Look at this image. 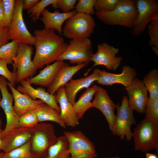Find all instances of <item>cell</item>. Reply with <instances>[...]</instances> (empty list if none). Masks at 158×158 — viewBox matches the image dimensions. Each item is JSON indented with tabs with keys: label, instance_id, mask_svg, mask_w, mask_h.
<instances>
[{
	"label": "cell",
	"instance_id": "6da1fadb",
	"mask_svg": "<svg viewBox=\"0 0 158 158\" xmlns=\"http://www.w3.org/2000/svg\"><path fill=\"white\" fill-rule=\"evenodd\" d=\"M33 36L35 52L32 61L38 69L57 61L68 45L62 37L50 29L36 30Z\"/></svg>",
	"mask_w": 158,
	"mask_h": 158
},
{
	"label": "cell",
	"instance_id": "7a4b0ae2",
	"mask_svg": "<svg viewBox=\"0 0 158 158\" xmlns=\"http://www.w3.org/2000/svg\"><path fill=\"white\" fill-rule=\"evenodd\" d=\"M136 1L119 0L116 7L110 11L95 12L97 18L108 25H119L132 28L138 15Z\"/></svg>",
	"mask_w": 158,
	"mask_h": 158
},
{
	"label": "cell",
	"instance_id": "3957f363",
	"mask_svg": "<svg viewBox=\"0 0 158 158\" xmlns=\"http://www.w3.org/2000/svg\"><path fill=\"white\" fill-rule=\"evenodd\" d=\"M132 133L135 150L146 152L155 149L158 152V122L145 117Z\"/></svg>",
	"mask_w": 158,
	"mask_h": 158
},
{
	"label": "cell",
	"instance_id": "277c9868",
	"mask_svg": "<svg viewBox=\"0 0 158 158\" xmlns=\"http://www.w3.org/2000/svg\"><path fill=\"white\" fill-rule=\"evenodd\" d=\"M96 26L92 16L77 13L65 21L62 35L71 40L89 38Z\"/></svg>",
	"mask_w": 158,
	"mask_h": 158
},
{
	"label": "cell",
	"instance_id": "5b68a950",
	"mask_svg": "<svg viewBox=\"0 0 158 158\" xmlns=\"http://www.w3.org/2000/svg\"><path fill=\"white\" fill-rule=\"evenodd\" d=\"M53 125L39 123L33 128L31 139V150L36 158L46 156L48 149L57 140Z\"/></svg>",
	"mask_w": 158,
	"mask_h": 158
},
{
	"label": "cell",
	"instance_id": "8992f818",
	"mask_svg": "<svg viewBox=\"0 0 158 158\" xmlns=\"http://www.w3.org/2000/svg\"><path fill=\"white\" fill-rule=\"evenodd\" d=\"M116 109V118L111 130L114 135L120 137L121 140L125 137L127 140H130L133 138L131 127L136 124V121L133 114V110L129 104L127 97L123 96L121 104H117Z\"/></svg>",
	"mask_w": 158,
	"mask_h": 158
},
{
	"label": "cell",
	"instance_id": "52a82bcc",
	"mask_svg": "<svg viewBox=\"0 0 158 158\" xmlns=\"http://www.w3.org/2000/svg\"><path fill=\"white\" fill-rule=\"evenodd\" d=\"M70 158H95L97 156L93 143L81 131H64Z\"/></svg>",
	"mask_w": 158,
	"mask_h": 158
},
{
	"label": "cell",
	"instance_id": "ba28073f",
	"mask_svg": "<svg viewBox=\"0 0 158 158\" xmlns=\"http://www.w3.org/2000/svg\"><path fill=\"white\" fill-rule=\"evenodd\" d=\"M93 54L92 43L89 38L71 39L57 61L68 60L71 64L77 65L88 63Z\"/></svg>",
	"mask_w": 158,
	"mask_h": 158
},
{
	"label": "cell",
	"instance_id": "9c48e42d",
	"mask_svg": "<svg viewBox=\"0 0 158 158\" xmlns=\"http://www.w3.org/2000/svg\"><path fill=\"white\" fill-rule=\"evenodd\" d=\"M23 0H15L13 18L8 29L12 40L19 44L34 46L35 38L28 31L23 18Z\"/></svg>",
	"mask_w": 158,
	"mask_h": 158
},
{
	"label": "cell",
	"instance_id": "30bf717a",
	"mask_svg": "<svg viewBox=\"0 0 158 158\" xmlns=\"http://www.w3.org/2000/svg\"><path fill=\"white\" fill-rule=\"evenodd\" d=\"M32 53L33 48L31 45L19 44L17 54L12 64L13 72L16 73L17 83L32 76L37 70L31 60Z\"/></svg>",
	"mask_w": 158,
	"mask_h": 158
},
{
	"label": "cell",
	"instance_id": "8fae6325",
	"mask_svg": "<svg viewBox=\"0 0 158 158\" xmlns=\"http://www.w3.org/2000/svg\"><path fill=\"white\" fill-rule=\"evenodd\" d=\"M138 15L131 34L139 36L143 33L151 21L158 16V1L156 0H138L136 1Z\"/></svg>",
	"mask_w": 158,
	"mask_h": 158
},
{
	"label": "cell",
	"instance_id": "7c38bea8",
	"mask_svg": "<svg viewBox=\"0 0 158 158\" xmlns=\"http://www.w3.org/2000/svg\"><path fill=\"white\" fill-rule=\"evenodd\" d=\"M8 83L4 77L0 75V90L2 95L0 107L3 110L6 118V126L1 133L2 139L11 130L19 127V117L13 108V97L12 94L9 92L8 90Z\"/></svg>",
	"mask_w": 158,
	"mask_h": 158
},
{
	"label": "cell",
	"instance_id": "4fadbf2b",
	"mask_svg": "<svg viewBox=\"0 0 158 158\" xmlns=\"http://www.w3.org/2000/svg\"><path fill=\"white\" fill-rule=\"evenodd\" d=\"M118 52V48L107 43L99 44L97 52L93 54L90 59V61L93 62L94 64L89 70H90L95 66L102 65L109 70L115 71L122 60L121 57L116 56Z\"/></svg>",
	"mask_w": 158,
	"mask_h": 158
},
{
	"label": "cell",
	"instance_id": "5bb4252c",
	"mask_svg": "<svg viewBox=\"0 0 158 158\" xmlns=\"http://www.w3.org/2000/svg\"><path fill=\"white\" fill-rule=\"evenodd\" d=\"M125 89L128 96L130 107L140 114H143L148 99L147 90L142 80L135 78Z\"/></svg>",
	"mask_w": 158,
	"mask_h": 158
},
{
	"label": "cell",
	"instance_id": "9a60e30c",
	"mask_svg": "<svg viewBox=\"0 0 158 158\" xmlns=\"http://www.w3.org/2000/svg\"><path fill=\"white\" fill-rule=\"evenodd\" d=\"M94 95V99L92 102V107L98 109L102 112L111 130L116 118L115 111L117 104L112 100L106 90L100 86H97Z\"/></svg>",
	"mask_w": 158,
	"mask_h": 158
},
{
	"label": "cell",
	"instance_id": "2e32d148",
	"mask_svg": "<svg viewBox=\"0 0 158 158\" xmlns=\"http://www.w3.org/2000/svg\"><path fill=\"white\" fill-rule=\"evenodd\" d=\"M122 72L116 74L100 70L99 76L97 81V83L103 85L111 86L114 84H121L125 87L132 82L137 73L135 69L128 65L123 66Z\"/></svg>",
	"mask_w": 158,
	"mask_h": 158
},
{
	"label": "cell",
	"instance_id": "e0dca14e",
	"mask_svg": "<svg viewBox=\"0 0 158 158\" xmlns=\"http://www.w3.org/2000/svg\"><path fill=\"white\" fill-rule=\"evenodd\" d=\"M33 128L19 127L15 128L2 139V151L8 152L23 145L32 138Z\"/></svg>",
	"mask_w": 158,
	"mask_h": 158
},
{
	"label": "cell",
	"instance_id": "ac0fdd59",
	"mask_svg": "<svg viewBox=\"0 0 158 158\" xmlns=\"http://www.w3.org/2000/svg\"><path fill=\"white\" fill-rule=\"evenodd\" d=\"M55 97L56 102L59 105L61 118L66 126L74 127L78 125L79 120L74 111L73 105L67 98L64 86L57 90Z\"/></svg>",
	"mask_w": 158,
	"mask_h": 158
},
{
	"label": "cell",
	"instance_id": "d6986e66",
	"mask_svg": "<svg viewBox=\"0 0 158 158\" xmlns=\"http://www.w3.org/2000/svg\"><path fill=\"white\" fill-rule=\"evenodd\" d=\"M19 83L20 85L16 88L17 90L27 95L33 100L39 99L60 113V108L56 101L54 95L46 91L42 87L34 88L26 80H22Z\"/></svg>",
	"mask_w": 158,
	"mask_h": 158
},
{
	"label": "cell",
	"instance_id": "ffe728a7",
	"mask_svg": "<svg viewBox=\"0 0 158 158\" xmlns=\"http://www.w3.org/2000/svg\"><path fill=\"white\" fill-rule=\"evenodd\" d=\"M100 70L96 68L88 76L71 80L64 86L67 98L73 105L75 102L76 96L78 92L83 89L88 88L94 82L97 80Z\"/></svg>",
	"mask_w": 158,
	"mask_h": 158
},
{
	"label": "cell",
	"instance_id": "44dd1931",
	"mask_svg": "<svg viewBox=\"0 0 158 158\" xmlns=\"http://www.w3.org/2000/svg\"><path fill=\"white\" fill-rule=\"evenodd\" d=\"M64 62V61L58 60L48 65L37 75L26 80L31 85L34 84L48 88L53 83Z\"/></svg>",
	"mask_w": 158,
	"mask_h": 158
},
{
	"label": "cell",
	"instance_id": "7402d4cb",
	"mask_svg": "<svg viewBox=\"0 0 158 158\" xmlns=\"http://www.w3.org/2000/svg\"><path fill=\"white\" fill-rule=\"evenodd\" d=\"M77 13L75 9L64 13L58 11L52 12L45 9L42 13V17L40 19L44 24V28L54 31L56 30L60 35H62L63 23Z\"/></svg>",
	"mask_w": 158,
	"mask_h": 158
},
{
	"label": "cell",
	"instance_id": "603a6c76",
	"mask_svg": "<svg viewBox=\"0 0 158 158\" xmlns=\"http://www.w3.org/2000/svg\"><path fill=\"white\" fill-rule=\"evenodd\" d=\"M8 86L11 90L13 97V110L19 117L30 111L34 110L44 102L41 100H34L27 95L22 93L8 82Z\"/></svg>",
	"mask_w": 158,
	"mask_h": 158
},
{
	"label": "cell",
	"instance_id": "cb8c5ba5",
	"mask_svg": "<svg viewBox=\"0 0 158 158\" xmlns=\"http://www.w3.org/2000/svg\"><path fill=\"white\" fill-rule=\"evenodd\" d=\"M88 63H85L75 66H70L64 62L53 83L48 88L47 92L52 95H54L58 89L64 86L71 80L73 76L76 73L86 66Z\"/></svg>",
	"mask_w": 158,
	"mask_h": 158
},
{
	"label": "cell",
	"instance_id": "d4e9b609",
	"mask_svg": "<svg viewBox=\"0 0 158 158\" xmlns=\"http://www.w3.org/2000/svg\"><path fill=\"white\" fill-rule=\"evenodd\" d=\"M97 86L94 85L87 89L81 95L78 100L73 105L74 111L79 120L83 118L87 110L92 108L91 100L97 91Z\"/></svg>",
	"mask_w": 158,
	"mask_h": 158
},
{
	"label": "cell",
	"instance_id": "484cf974",
	"mask_svg": "<svg viewBox=\"0 0 158 158\" xmlns=\"http://www.w3.org/2000/svg\"><path fill=\"white\" fill-rule=\"evenodd\" d=\"M34 111L39 122L51 121L57 123L64 128H66L61 120L60 113L44 102L39 105Z\"/></svg>",
	"mask_w": 158,
	"mask_h": 158
},
{
	"label": "cell",
	"instance_id": "4316f807",
	"mask_svg": "<svg viewBox=\"0 0 158 158\" xmlns=\"http://www.w3.org/2000/svg\"><path fill=\"white\" fill-rule=\"evenodd\" d=\"M43 158H70L68 143L65 135L58 137L56 142L49 147L47 155Z\"/></svg>",
	"mask_w": 158,
	"mask_h": 158
},
{
	"label": "cell",
	"instance_id": "83f0119b",
	"mask_svg": "<svg viewBox=\"0 0 158 158\" xmlns=\"http://www.w3.org/2000/svg\"><path fill=\"white\" fill-rule=\"evenodd\" d=\"M142 82L149 92L150 99L158 96V71L151 70L144 77Z\"/></svg>",
	"mask_w": 158,
	"mask_h": 158
},
{
	"label": "cell",
	"instance_id": "f1b7e54d",
	"mask_svg": "<svg viewBox=\"0 0 158 158\" xmlns=\"http://www.w3.org/2000/svg\"><path fill=\"white\" fill-rule=\"evenodd\" d=\"M19 44L12 40L0 47V59L6 61L8 64H12L13 59L17 55Z\"/></svg>",
	"mask_w": 158,
	"mask_h": 158
},
{
	"label": "cell",
	"instance_id": "f546056e",
	"mask_svg": "<svg viewBox=\"0 0 158 158\" xmlns=\"http://www.w3.org/2000/svg\"><path fill=\"white\" fill-rule=\"evenodd\" d=\"M31 140L22 146L4 153L3 158H36L31 150Z\"/></svg>",
	"mask_w": 158,
	"mask_h": 158
},
{
	"label": "cell",
	"instance_id": "4dcf8cb0",
	"mask_svg": "<svg viewBox=\"0 0 158 158\" xmlns=\"http://www.w3.org/2000/svg\"><path fill=\"white\" fill-rule=\"evenodd\" d=\"M147 33L150 40L148 44L153 51L158 54V16H156L147 26Z\"/></svg>",
	"mask_w": 158,
	"mask_h": 158
},
{
	"label": "cell",
	"instance_id": "1f68e13d",
	"mask_svg": "<svg viewBox=\"0 0 158 158\" xmlns=\"http://www.w3.org/2000/svg\"><path fill=\"white\" fill-rule=\"evenodd\" d=\"M58 0H42L40 1L33 7L28 10L27 13L34 21L40 18L42 13L48 6L55 4Z\"/></svg>",
	"mask_w": 158,
	"mask_h": 158
},
{
	"label": "cell",
	"instance_id": "d6a6232c",
	"mask_svg": "<svg viewBox=\"0 0 158 158\" xmlns=\"http://www.w3.org/2000/svg\"><path fill=\"white\" fill-rule=\"evenodd\" d=\"M39 123L36 114L34 110L29 111L19 118V127L33 128Z\"/></svg>",
	"mask_w": 158,
	"mask_h": 158
},
{
	"label": "cell",
	"instance_id": "836d02e7",
	"mask_svg": "<svg viewBox=\"0 0 158 158\" xmlns=\"http://www.w3.org/2000/svg\"><path fill=\"white\" fill-rule=\"evenodd\" d=\"M96 0H79L75 9L77 13L92 16L95 12L94 6Z\"/></svg>",
	"mask_w": 158,
	"mask_h": 158
},
{
	"label": "cell",
	"instance_id": "e575fe53",
	"mask_svg": "<svg viewBox=\"0 0 158 158\" xmlns=\"http://www.w3.org/2000/svg\"><path fill=\"white\" fill-rule=\"evenodd\" d=\"M5 18V28L8 29L12 21L14 12L15 0H2Z\"/></svg>",
	"mask_w": 158,
	"mask_h": 158
},
{
	"label": "cell",
	"instance_id": "d590c367",
	"mask_svg": "<svg viewBox=\"0 0 158 158\" xmlns=\"http://www.w3.org/2000/svg\"><path fill=\"white\" fill-rule=\"evenodd\" d=\"M144 113L146 117L158 122V96L153 99L148 98Z\"/></svg>",
	"mask_w": 158,
	"mask_h": 158
},
{
	"label": "cell",
	"instance_id": "8d00e7d4",
	"mask_svg": "<svg viewBox=\"0 0 158 158\" xmlns=\"http://www.w3.org/2000/svg\"><path fill=\"white\" fill-rule=\"evenodd\" d=\"M7 64L6 61L0 59V75L7 79L10 84L14 87L17 83L16 73L9 71Z\"/></svg>",
	"mask_w": 158,
	"mask_h": 158
},
{
	"label": "cell",
	"instance_id": "74e56055",
	"mask_svg": "<svg viewBox=\"0 0 158 158\" xmlns=\"http://www.w3.org/2000/svg\"><path fill=\"white\" fill-rule=\"evenodd\" d=\"M119 0H96L94 9L95 12L110 11L117 5Z\"/></svg>",
	"mask_w": 158,
	"mask_h": 158
},
{
	"label": "cell",
	"instance_id": "f35d334b",
	"mask_svg": "<svg viewBox=\"0 0 158 158\" xmlns=\"http://www.w3.org/2000/svg\"><path fill=\"white\" fill-rule=\"evenodd\" d=\"M77 1L76 0H58L52 6L55 8L61 9L63 13H66L73 11Z\"/></svg>",
	"mask_w": 158,
	"mask_h": 158
},
{
	"label": "cell",
	"instance_id": "ab89813d",
	"mask_svg": "<svg viewBox=\"0 0 158 158\" xmlns=\"http://www.w3.org/2000/svg\"><path fill=\"white\" fill-rule=\"evenodd\" d=\"M11 38L8 29L0 28V47L7 43Z\"/></svg>",
	"mask_w": 158,
	"mask_h": 158
},
{
	"label": "cell",
	"instance_id": "60d3db41",
	"mask_svg": "<svg viewBox=\"0 0 158 158\" xmlns=\"http://www.w3.org/2000/svg\"><path fill=\"white\" fill-rule=\"evenodd\" d=\"M39 1V0H23V9L28 10L34 6Z\"/></svg>",
	"mask_w": 158,
	"mask_h": 158
},
{
	"label": "cell",
	"instance_id": "b9f144b4",
	"mask_svg": "<svg viewBox=\"0 0 158 158\" xmlns=\"http://www.w3.org/2000/svg\"><path fill=\"white\" fill-rule=\"evenodd\" d=\"M5 28V18L2 2L0 5V28Z\"/></svg>",
	"mask_w": 158,
	"mask_h": 158
},
{
	"label": "cell",
	"instance_id": "7bdbcfd3",
	"mask_svg": "<svg viewBox=\"0 0 158 158\" xmlns=\"http://www.w3.org/2000/svg\"><path fill=\"white\" fill-rule=\"evenodd\" d=\"M146 158H158L156 155L149 153H146Z\"/></svg>",
	"mask_w": 158,
	"mask_h": 158
},
{
	"label": "cell",
	"instance_id": "ee69618b",
	"mask_svg": "<svg viewBox=\"0 0 158 158\" xmlns=\"http://www.w3.org/2000/svg\"><path fill=\"white\" fill-rule=\"evenodd\" d=\"M2 130L1 127H0V152H1V151H2V140L1 137Z\"/></svg>",
	"mask_w": 158,
	"mask_h": 158
},
{
	"label": "cell",
	"instance_id": "f6af8a7d",
	"mask_svg": "<svg viewBox=\"0 0 158 158\" xmlns=\"http://www.w3.org/2000/svg\"><path fill=\"white\" fill-rule=\"evenodd\" d=\"M4 153L3 152H0V158H3Z\"/></svg>",
	"mask_w": 158,
	"mask_h": 158
},
{
	"label": "cell",
	"instance_id": "bcb514c9",
	"mask_svg": "<svg viewBox=\"0 0 158 158\" xmlns=\"http://www.w3.org/2000/svg\"><path fill=\"white\" fill-rule=\"evenodd\" d=\"M2 124V123L1 119L0 116V127H1Z\"/></svg>",
	"mask_w": 158,
	"mask_h": 158
},
{
	"label": "cell",
	"instance_id": "7dc6e473",
	"mask_svg": "<svg viewBox=\"0 0 158 158\" xmlns=\"http://www.w3.org/2000/svg\"><path fill=\"white\" fill-rule=\"evenodd\" d=\"M120 158L119 157H118V156H116L115 157H111V158Z\"/></svg>",
	"mask_w": 158,
	"mask_h": 158
},
{
	"label": "cell",
	"instance_id": "c3c4849f",
	"mask_svg": "<svg viewBox=\"0 0 158 158\" xmlns=\"http://www.w3.org/2000/svg\"><path fill=\"white\" fill-rule=\"evenodd\" d=\"M2 2V0H0V5L1 4Z\"/></svg>",
	"mask_w": 158,
	"mask_h": 158
},
{
	"label": "cell",
	"instance_id": "681fc988",
	"mask_svg": "<svg viewBox=\"0 0 158 158\" xmlns=\"http://www.w3.org/2000/svg\"><path fill=\"white\" fill-rule=\"evenodd\" d=\"M1 99V97L0 96V102Z\"/></svg>",
	"mask_w": 158,
	"mask_h": 158
}]
</instances>
